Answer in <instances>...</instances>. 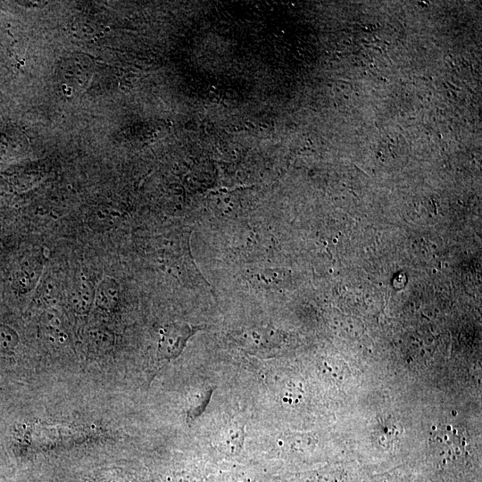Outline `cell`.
Instances as JSON below:
<instances>
[{
	"label": "cell",
	"instance_id": "1",
	"mask_svg": "<svg viewBox=\"0 0 482 482\" xmlns=\"http://www.w3.org/2000/svg\"><path fill=\"white\" fill-rule=\"evenodd\" d=\"M197 329V327L185 322H174L163 327L161 329L158 342V358L162 361L176 359Z\"/></svg>",
	"mask_w": 482,
	"mask_h": 482
},
{
	"label": "cell",
	"instance_id": "2",
	"mask_svg": "<svg viewBox=\"0 0 482 482\" xmlns=\"http://www.w3.org/2000/svg\"><path fill=\"white\" fill-rule=\"evenodd\" d=\"M95 287L84 276L73 284L69 295L68 304L79 315H86L94 304Z\"/></svg>",
	"mask_w": 482,
	"mask_h": 482
},
{
	"label": "cell",
	"instance_id": "3",
	"mask_svg": "<svg viewBox=\"0 0 482 482\" xmlns=\"http://www.w3.org/2000/svg\"><path fill=\"white\" fill-rule=\"evenodd\" d=\"M120 285L111 277H104L95 289L94 304L104 312H112L120 302Z\"/></svg>",
	"mask_w": 482,
	"mask_h": 482
},
{
	"label": "cell",
	"instance_id": "4",
	"mask_svg": "<svg viewBox=\"0 0 482 482\" xmlns=\"http://www.w3.org/2000/svg\"><path fill=\"white\" fill-rule=\"evenodd\" d=\"M19 342V335L12 328L0 324V355L13 353Z\"/></svg>",
	"mask_w": 482,
	"mask_h": 482
},
{
	"label": "cell",
	"instance_id": "5",
	"mask_svg": "<svg viewBox=\"0 0 482 482\" xmlns=\"http://www.w3.org/2000/svg\"><path fill=\"white\" fill-rule=\"evenodd\" d=\"M244 433L242 428L229 430L220 444V448L228 453H237L240 451L243 444Z\"/></svg>",
	"mask_w": 482,
	"mask_h": 482
},
{
	"label": "cell",
	"instance_id": "6",
	"mask_svg": "<svg viewBox=\"0 0 482 482\" xmlns=\"http://www.w3.org/2000/svg\"><path fill=\"white\" fill-rule=\"evenodd\" d=\"M26 269L25 270H22L18 276L16 277V284L20 290L22 291H28L34 283L37 282L39 272H37V269H32L29 270Z\"/></svg>",
	"mask_w": 482,
	"mask_h": 482
},
{
	"label": "cell",
	"instance_id": "7",
	"mask_svg": "<svg viewBox=\"0 0 482 482\" xmlns=\"http://www.w3.org/2000/svg\"><path fill=\"white\" fill-rule=\"evenodd\" d=\"M40 292L45 298H54L59 292L57 283L52 278H46L40 288Z\"/></svg>",
	"mask_w": 482,
	"mask_h": 482
}]
</instances>
